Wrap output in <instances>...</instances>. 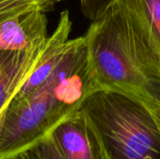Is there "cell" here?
I'll return each mask as SVG.
<instances>
[{
    "label": "cell",
    "mask_w": 160,
    "mask_h": 159,
    "mask_svg": "<svg viewBox=\"0 0 160 159\" xmlns=\"http://www.w3.org/2000/svg\"><path fill=\"white\" fill-rule=\"evenodd\" d=\"M71 28L72 22L69 12L68 10H64L60 14L56 28L46 41L43 53L37 67L9 102H18L27 97L49 78L68 44Z\"/></svg>",
    "instance_id": "8992f818"
},
{
    "label": "cell",
    "mask_w": 160,
    "mask_h": 159,
    "mask_svg": "<svg viewBox=\"0 0 160 159\" xmlns=\"http://www.w3.org/2000/svg\"><path fill=\"white\" fill-rule=\"evenodd\" d=\"M45 44L22 51L0 50V114L37 67Z\"/></svg>",
    "instance_id": "52a82bcc"
},
{
    "label": "cell",
    "mask_w": 160,
    "mask_h": 159,
    "mask_svg": "<svg viewBox=\"0 0 160 159\" xmlns=\"http://www.w3.org/2000/svg\"><path fill=\"white\" fill-rule=\"evenodd\" d=\"M160 51V0H135Z\"/></svg>",
    "instance_id": "ba28073f"
},
{
    "label": "cell",
    "mask_w": 160,
    "mask_h": 159,
    "mask_svg": "<svg viewBox=\"0 0 160 159\" xmlns=\"http://www.w3.org/2000/svg\"><path fill=\"white\" fill-rule=\"evenodd\" d=\"M35 1L40 6L42 10L46 12V11L51 10L56 4L65 0H35Z\"/></svg>",
    "instance_id": "7c38bea8"
},
{
    "label": "cell",
    "mask_w": 160,
    "mask_h": 159,
    "mask_svg": "<svg viewBox=\"0 0 160 159\" xmlns=\"http://www.w3.org/2000/svg\"><path fill=\"white\" fill-rule=\"evenodd\" d=\"M148 108L151 110V112H152V113H153V115H154V117H155V119H156V121L158 123V126L160 129V103L153 105V106H150Z\"/></svg>",
    "instance_id": "4fadbf2b"
},
{
    "label": "cell",
    "mask_w": 160,
    "mask_h": 159,
    "mask_svg": "<svg viewBox=\"0 0 160 159\" xmlns=\"http://www.w3.org/2000/svg\"><path fill=\"white\" fill-rule=\"evenodd\" d=\"M46 12L32 9L0 22V50L22 51L43 45L48 39Z\"/></svg>",
    "instance_id": "5b68a950"
},
{
    "label": "cell",
    "mask_w": 160,
    "mask_h": 159,
    "mask_svg": "<svg viewBox=\"0 0 160 159\" xmlns=\"http://www.w3.org/2000/svg\"><path fill=\"white\" fill-rule=\"evenodd\" d=\"M98 89L84 36L69 39L49 78L27 97L9 102L0 114V159L18 158Z\"/></svg>",
    "instance_id": "7a4b0ae2"
},
{
    "label": "cell",
    "mask_w": 160,
    "mask_h": 159,
    "mask_svg": "<svg viewBox=\"0 0 160 159\" xmlns=\"http://www.w3.org/2000/svg\"><path fill=\"white\" fill-rule=\"evenodd\" d=\"M83 15L91 22L99 18L116 0H80Z\"/></svg>",
    "instance_id": "8fae6325"
},
{
    "label": "cell",
    "mask_w": 160,
    "mask_h": 159,
    "mask_svg": "<svg viewBox=\"0 0 160 159\" xmlns=\"http://www.w3.org/2000/svg\"><path fill=\"white\" fill-rule=\"evenodd\" d=\"M84 37L99 89L133 96L147 107L160 103V51L135 0H116Z\"/></svg>",
    "instance_id": "6da1fadb"
},
{
    "label": "cell",
    "mask_w": 160,
    "mask_h": 159,
    "mask_svg": "<svg viewBox=\"0 0 160 159\" xmlns=\"http://www.w3.org/2000/svg\"><path fill=\"white\" fill-rule=\"evenodd\" d=\"M37 8L42 10L35 0H0V22L17 14Z\"/></svg>",
    "instance_id": "30bf717a"
},
{
    "label": "cell",
    "mask_w": 160,
    "mask_h": 159,
    "mask_svg": "<svg viewBox=\"0 0 160 159\" xmlns=\"http://www.w3.org/2000/svg\"><path fill=\"white\" fill-rule=\"evenodd\" d=\"M95 130L106 159H160V129L137 97L98 89L79 109Z\"/></svg>",
    "instance_id": "3957f363"
},
{
    "label": "cell",
    "mask_w": 160,
    "mask_h": 159,
    "mask_svg": "<svg viewBox=\"0 0 160 159\" xmlns=\"http://www.w3.org/2000/svg\"><path fill=\"white\" fill-rule=\"evenodd\" d=\"M65 159H106L92 126L78 110L50 134Z\"/></svg>",
    "instance_id": "277c9868"
},
{
    "label": "cell",
    "mask_w": 160,
    "mask_h": 159,
    "mask_svg": "<svg viewBox=\"0 0 160 159\" xmlns=\"http://www.w3.org/2000/svg\"><path fill=\"white\" fill-rule=\"evenodd\" d=\"M17 159H65L49 135L23 152Z\"/></svg>",
    "instance_id": "9c48e42d"
}]
</instances>
